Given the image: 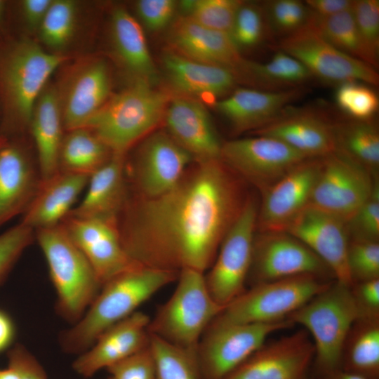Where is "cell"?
<instances>
[{
	"instance_id": "6da1fadb",
	"label": "cell",
	"mask_w": 379,
	"mask_h": 379,
	"mask_svg": "<svg viewBox=\"0 0 379 379\" xmlns=\"http://www.w3.org/2000/svg\"><path fill=\"white\" fill-rule=\"evenodd\" d=\"M177 184L153 198L126 199L121 240L135 262L205 273L249 197L244 180L220 159L195 162Z\"/></svg>"
},
{
	"instance_id": "7a4b0ae2",
	"label": "cell",
	"mask_w": 379,
	"mask_h": 379,
	"mask_svg": "<svg viewBox=\"0 0 379 379\" xmlns=\"http://www.w3.org/2000/svg\"><path fill=\"white\" fill-rule=\"evenodd\" d=\"M178 273L138 265L105 283L82 317L59 336L62 350L81 354L107 328L128 317Z\"/></svg>"
},
{
	"instance_id": "3957f363",
	"label": "cell",
	"mask_w": 379,
	"mask_h": 379,
	"mask_svg": "<svg viewBox=\"0 0 379 379\" xmlns=\"http://www.w3.org/2000/svg\"><path fill=\"white\" fill-rule=\"evenodd\" d=\"M170 96L151 83L133 79L108 99L84 128L92 131L112 152L125 155L135 142L154 131L164 119Z\"/></svg>"
},
{
	"instance_id": "277c9868",
	"label": "cell",
	"mask_w": 379,
	"mask_h": 379,
	"mask_svg": "<svg viewBox=\"0 0 379 379\" xmlns=\"http://www.w3.org/2000/svg\"><path fill=\"white\" fill-rule=\"evenodd\" d=\"M34 232L56 291L57 313L74 324L98 295L102 285L61 224Z\"/></svg>"
},
{
	"instance_id": "5b68a950",
	"label": "cell",
	"mask_w": 379,
	"mask_h": 379,
	"mask_svg": "<svg viewBox=\"0 0 379 379\" xmlns=\"http://www.w3.org/2000/svg\"><path fill=\"white\" fill-rule=\"evenodd\" d=\"M358 318L351 286L337 281L288 317L312 338L317 375L340 368L345 342Z\"/></svg>"
},
{
	"instance_id": "8992f818",
	"label": "cell",
	"mask_w": 379,
	"mask_h": 379,
	"mask_svg": "<svg viewBox=\"0 0 379 379\" xmlns=\"http://www.w3.org/2000/svg\"><path fill=\"white\" fill-rule=\"evenodd\" d=\"M177 281L173 293L150 319L148 332L174 346L196 352L204 333L223 307L209 293L204 273L182 270Z\"/></svg>"
},
{
	"instance_id": "52a82bcc",
	"label": "cell",
	"mask_w": 379,
	"mask_h": 379,
	"mask_svg": "<svg viewBox=\"0 0 379 379\" xmlns=\"http://www.w3.org/2000/svg\"><path fill=\"white\" fill-rule=\"evenodd\" d=\"M331 282L302 274L250 286L225 306L212 322L268 324L284 321Z\"/></svg>"
},
{
	"instance_id": "ba28073f",
	"label": "cell",
	"mask_w": 379,
	"mask_h": 379,
	"mask_svg": "<svg viewBox=\"0 0 379 379\" xmlns=\"http://www.w3.org/2000/svg\"><path fill=\"white\" fill-rule=\"evenodd\" d=\"M293 325L288 319L268 324L211 322L196 350L199 379H225L262 347L272 333Z\"/></svg>"
},
{
	"instance_id": "9c48e42d",
	"label": "cell",
	"mask_w": 379,
	"mask_h": 379,
	"mask_svg": "<svg viewBox=\"0 0 379 379\" xmlns=\"http://www.w3.org/2000/svg\"><path fill=\"white\" fill-rule=\"evenodd\" d=\"M258 208L249 197L222 241L216 257L204 274L213 299L223 308L245 291L249 274Z\"/></svg>"
},
{
	"instance_id": "30bf717a",
	"label": "cell",
	"mask_w": 379,
	"mask_h": 379,
	"mask_svg": "<svg viewBox=\"0 0 379 379\" xmlns=\"http://www.w3.org/2000/svg\"><path fill=\"white\" fill-rule=\"evenodd\" d=\"M279 48L301 62L312 77L325 83L338 86L356 81L374 86L379 84L376 69L338 50L310 23L281 38Z\"/></svg>"
},
{
	"instance_id": "8fae6325",
	"label": "cell",
	"mask_w": 379,
	"mask_h": 379,
	"mask_svg": "<svg viewBox=\"0 0 379 379\" xmlns=\"http://www.w3.org/2000/svg\"><path fill=\"white\" fill-rule=\"evenodd\" d=\"M374 183L364 166L335 152L321 160L309 205L347 223L369 198Z\"/></svg>"
},
{
	"instance_id": "7c38bea8",
	"label": "cell",
	"mask_w": 379,
	"mask_h": 379,
	"mask_svg": "<svg viewBox=\"0 0 379 379\" xmlns=\"http://www.w3.org/2000/svg\"><path fill=\"white\" fill-rule=\"evenodd\" d=\"M220 160L262 192L302 161L310 159L276 138L256 137L222 143Z\"/></svg>"
},
{
	"instance_id": "4fadbf2b",
	"label": "cell",
	"mask_w": 379,
	"mask_h": 379,
	"mask_svg": "<svg viewBox=\"0 0 379 379\" xmlns=\"http://www.w3.org/2000/svg\"><path fill=\"white\" fill-rule=\"evenodd\" d=\"M125 166L135 194L141 198L159 196L174 187L193 159L166 131L152 132Z\"/></svg>"
},
{
	"instance_id": "5bb4252c",
	"label": "cell",
	"mask_w": 379,
	"mask_h": 379,
	"mask_svg": "<svg viewBox=\"0 0 379 379\" xmlns=\"http://www.w3.org/2000/svg\"><path fill=\"white\" fill-rule=\"evenodd\" d=\"M328 266L306 245L286 232L255 235L247 282L255 284L302 275L325 278Z\"/></svg>"
},
{
	"instance_id": "9a60e30c",
	"label": "cell",
	"mask_w": 379,
	"mask_h": 379,
	"mask_svg": "<svg viewBox=\"0 0 379 379\" xmlns=\"http://www.w3.org/2000/svg\"><path fill=\"white\" fill-rule=\"evenodd\" d=\"M67 59L48 53L39 44L25 40L8 57L4 83L8 102L19 121L30 125L36 100L52 73Z\"/></svg>"
},
{
	"instance_id": "2e32d148",
	"label": "cell",
	"mask_w": 379,
	"mask_h": 379,
	"mask_svg": "<svg viewBox=\"0 0 379 379\" xmlns=\"http://www.w3.org/2000/svg\"><path fill=\"white\" fill-rule=\"evenodd\" d=\"M314 347L302 329L265 343L225 379H309Z\"/></svg>"
},
{
	"instance_id": "e0dca14e",
	"label": "cell",
	"mask_w": 379,
	"mask_h": 379,
	"mask_svg": "<svg viewBox=\"0 0 379 379\" xmlns=\"http://www.w3.org/2000/svg\"><path fill=\"white\" fill-rule=\"evenodd\" d=\"M60 224L92 266L102 286L139 265L124 250L119 222L67 215Z\"/></svg>"
},
{
	"instance_id": "ac0fdd59",
	"label": "cell",
	"mask_w": 379,
	"mask_h": 379,
	"mask_svg": "<svg viewBox=\"0 0 379 379\" xmlns=\"http://www.w3.org/2000/svg\"><path fill=\"white\" fill-rule=\"evenodd\" d=\"M347 223L308 205L284 232L300 240L330 269L335 281L351 286L347 264L350 241Z\"/></svg>"
},
{
	"instance_id": "d6986e66",
	"label": "cell",
	"mask_w": 379,
	"mask_h": 379,
	"mask_svg": "<svg viewBox=\"0 0 379 379\" xmlns=\"http://www.w3.org/2000/svg\"><path fill=\"white\" fill-rule=\"evenodd\" d=\"M312 159L298 164L263 192L257 218L260 232H284L309 205L321 163Z\"/></svg>"
},
{
	"instance_id": "ffe728a7",
	"label": "cell",
	"mask_w": 379,
	"mask_h": 379,
	"mask_svg": "<svg viewBox=\"0 0 379 379\" xmlns=\"http://www.w3.org/2000/svg\"><path fill=\"white\" fill-rule=\"evenodd\" d=\"M168 134L193 159H220V142L210 114L197 99L176 95L166 107L164 119Z\"/></svg>"
},
{
	"instance_id": "44dd1931",
	"label": "cell",
	"mask_w": 379,
	"mask_h": 379,
	"mask_svg": "<svg viewBox=\"0 0 379 379\" xmlns=\"http://www.w3.org/2000/svg\"><path fill=\"white\" fill-rule=\"evenodd\" d=\"M316 110L288 107L254 132L279 140L308 158L326 157L337 151L335 124Z\"/></svg>"
},
{
	"instance_id": "7402d4cb",
	"label": "cell",
	"mask_w": 379,
	"mask_h": 379,
	"mask_svg": "<svg viewBox=\"0 0 379 379\" xmlns=\"http://www.w3.org/2000/svg\"><path fill=\"white\" fill-rule=\"evenodd\" d=\"M150 318L136 311L105 331L93 345L79 354L72 368L84 378L120 361L149 344Z\"/></svg>"
},
{
	"instance_id": "603a6c76",
	"label": "cell",
	"mask_w": 379,
	"mask_h": 379,
	"mask_svg": "<svg viewBox=\"0 0 379 379\" xmlns=\"http://www.w3.org/2000/svg\"><path fill=\"white\" fill-rule=\"evenodd\" d=\"M111 78L107 64L88 60L73 72L60 97L63 126L67 131L84 128L91 117L109 99Z\"/></svg>"
},
{
	"instance_id": "cb8c5ba5",
	"label": "cell",
	"mask_w": 379,
	"mask_h": 379,
	"mask_svg": "<svg viewBox=\"0 0 379 379\" xmlns=\"http://www.w3.org/2000/svg\"><path fill=\"white\" fill-rule=\"evenodd\" d=\"M302 88L265 91L241 88L214 102L235 131H254L270 123L303 95Z\"/></svg>"
},
{
	"instance_id": "d4e9b609",
	"label": "cell",
	"mask_w": 379,
	"mask_h": 379,
	"mask_svg": "<svg viewBox=\"0 0 379 379\" xmlns=\"http://www.w3.org/2000/svg\"><path fill=\"white\" fill-rule=\"evenodd\" d=\"M168 41L173 52L194 61L226 67L234 74L244 60L229 34L183 16L171 28Z\"/></svg>"
},
{
	"instance_id": "484cf974",
	"label": "cell",
	"mask_w": 379,
	"mask_h": 379,
	"mask_svg": "<svg viewBox=\"0 0 379 379\" xmlns=\"http://www.w3.org/2000/svg\"><path fill=\"white\" fill-rule=\"evenodd\" d=\"M89 178L59 171L50 179L40 182L20 223L34 231L60 224L87 187Z\"/></svg>"
},
{
	"instance_id": "4316f807",
	"label": "cell",
	"mask_w": 379,
	"mask_h": 379,
	"mask_svg": "<svg viewBox=\"0 0 379 379\" xmlns=\"http://www.w3.org/2000/svg\"><path fill=\"white\" fill-rule=\"evenodd\" d=\"M124 156L113 154L90 176L84 197L68 215L119 222L127 199Z\"/></svg>"
},
{
	"instance_id": "83f0119b",
	"label": "cell",
	"mask_w": 379,
	"mask_h": 379,
	"mask_svg": "<svg viewBox=\"0 0 379 379\" xmlns=\"http://www.w3.org/2000/svg\"><path fill=\"white\" fill-rule=\"evenodd\" d=\"M168 82L178 95L216 98L232 91L237 79L230 69L185 58L175 52L163 57Z\"/></svg>"
},
{
	"instance_id": "f1b7e54d",
	"label": "cell",
	"mask_w": 379,
	"mask_h": 379,
	"mask_svg": "<svg viewBox=\"0 0 379 379\" xmlns=\"http://www.w3.org/2000/svg\"><path fill=\"white\" fill-rule=\"evenodd\" d=\"M39 173L18 147L0 148V227L23 213L40 185Z\"/></svg>"
},
{
	"instance_id": "f546056e",
	"label": "cell",
	"mask_w": 379,
	"mask_h": 379,
	"mask_svg": "<svg viewBox=\"0 0 379 379\" xmlns=\"http://www.w3.org/2000/svg\"><path fill=\"white\" fill-rule=\"evenodd\" d=\"M35 141L41 182L60 171L59 157L63 140L60 97L53 87H45L34 105L30 122Z\"/></svg>"
},
{
	"instance_id": "4dcf8cb0",
	"label": "cell",
	"mask_w": 379,
	"mask_h": 379,
	"mask_svg": "<svg viewBox=\"0 0 379 379\" xmlns=\"http://www.w3.org/2000/svg\"><path fill=\"white\" fill-rule=\"evenodd\" d=\"M111 38L115 54L133 79L154 84L156 68L139 22L126 10L115 9L112 15Z\"/></svg>"
},
{
	"instance_id": "1f68e13d",
	"label": "cell",
	"mask_w": 379,
	"mask_h": 379,
	"mask_svg": "<svg viewBox=\"0 0 379 379\" xmlns=\"http://www.w3.org/2000/svg\"><path fill=\"white\" fill-rule=\"evenodd\" d=\"M235 75L237 80L243 79L265 91L299 87L312 77L301 62L281 51L265 62L244 59Z\"/></svg>"
},
{
	"instance_id": "d6a6232c",
	"label": "cell",
	"mask_w": 379,
	"mask_h": 379,
	"mask_svg": "<svg viewBox=\"0 0 379 379\" xmlns=\"http://www.w3.org/2000/svg\"><path fill=\"white\" fill-rule=\"evenodd\" d=\"M340 368L366 379H379V320L354 322L344 344Z\"/></svg>"
},
{
	"instance_id": "836d02e7",
	"label": "cell",
	"mask_w": 379,
	"mask_h": 379,
	"mask_svg": "<svg viewBox=\"0 0 379 379\" xmlns=\"http://www.w3.org/2000/svg\"><path fill=\"white\" fill-rule=\"evenodd\" d=\"M112 155L110 149L89 129L71 130L62 142L60 171L90 177Z\"/></svg>"
},
{
	"instance_id": "e575fe53",
	"label": "cell",
	"mask_w": 379,
	"mask_h": 379,
	"mask_svg": "<svg viewBox=\"0 0 379 379\" xmlns=\"http://www.w3.org/2000/svg\"><path fill=\"white\" fill-rule=\"evenodd\" d=\"M337 151L366 168L379 164V133L371 120L351 119L335 124Z\"/></svg>"
},
{
	"instance_id": "d590c367",
	"label": "cell",
	"mask_w": 379,
	"mask_h": 379,
	"mask_svg": "<svg viewBox=\"0 0 379 379\" xmlns=\"http://www.w3.org/2000/svg\"><path fill=\"white\" fill-rule=\"evenodd\" d=\"M310 23L338 50L376 69L357 29L352 8L328 17L312 15Z\"/></svg>"
},
{
	"instance_id": "8d00e7d4",
	"label": "cell",
	"mask_w": 379,
	"mask_h": 379,
	"mask_svg": "<svg viewBox=\"0 0 379 379\" xmlns=\"http://www.w3.org/2000/svg\"><path fill=\"white\" fill-rule=\"evenodd\" d=\"M149 344L156 362L154 379H199L196 352L174 346L149 335Z\"/></svg>"
},
{
	"instance_id": "74e56055",
	"label": "cell",
	"mask_w": 379,
	"mask_h": 379,
	"mask_svg": "<svg viewBox=\"0 0 379 379\" xmlns=\"http://www.w3.org/2000/svg\"><path fill=\"white\" fill-rule=\"evenodd\" d=\"M241 3L237 0H184L180 6L183 17L203 27L230 34Z\"/></svg>"
},
{
	"instance_id": "f35d334b",
	"label": "cell",
	"mask_w": 379,
	"mask_h": 379,
	"mask_svg": "<svg viewBox=\"0 0 379 379\" xmlns=\"http://www.w3.org/2000/svg\"><path fill=\"white\" fill-rule=\"evenodd\" d=\"M77 4L70 0H53L38 32L46 46L59 51L71 40L75 29Z\"/></svg>"
},
{
	"instance_id": "ab89813d",
	"label": "cell",
	"mask_w": 379,
	"mask_h": 379,
	"mask_svg": "<svg viewBox=\"0 0 379 379\" xmlns=\"http://www.w3.org/2000/svg\"><path fill=\"white\" fill-rule=\"evenodd\" d=\"M270 33L287 36L310 22L312 14L299 0H273L262 6Z\"/></svg>"
},
{
	"instance_id": "60d3db41",
	"label": "cell",
	"mask_w": 379,
	"mask_h": 379,
	"mask_svg": "<svg viewBox=\"0 0 379 379\" xmlns=\"http://www.w3.org/2000/svg\"><path fill=\"white\" fill-rule=\"evenodd\" d=\"M368 86L356 81L337 86L335 93L336 104L351 119L361 121L371 120L378 112V97L376 93Z\"/></svg>"
},
{
	"instance_id": "b9f144b4",
	"label": "cell",
	"mask_w": 379,
	"mask_h": 379,
	"mask_svg": "<svg viewBox=\"0 0 379 379\" xmlns=\"http://www.w3.org/2000/svg\"><path fill=\"white\" fill-rule=\"evenodd\" d=\"M270 31L262 6L241 3L230 35L240 51L259 45Z\"/></svg>"
},
{
	"instance_id": "7bdbcfd3",
	"label": "cell",
	"mask_w": 379,
	"mask_h": 379,
	"mask_svg": "<svg viewBox=\"0 0 379 379\" xmlns=\"http://www.w3.org/2000/svg\"><path fill=\"white\" fill-rule=\"evenodd\" d=\"M347 264L354 283L379 279V244L376 241H350Z\"/></svg>"
},
{
	"instance_id": "ee69618b",
	"label": "cell",
	"mask_w": 379,
	"mask_h": 379,
	"mask_svg": "<svg viewBox=\"0 0 379 379\" xmlns=\"http://www.w3.org/2000/svg\"><path fill=\"white\" fill-rule=\"evenodd\" d=\"M352 13L361 37L376 67L379 53V1H353Z\"/></svg>"
},
{
	"instance_id": "f6af8a7d",
	"label": "cell",
	"mask_w": 379,
	"mask_h": 379,
	"mask_svg": "<svg viewBox=\"0 0 379 379\" xmlns=\"http://www.w3.org/2000/svg\"><path fill=\"white\" fill-rule=\"evenodd\" d=\"M34 237V230L20 222L0 234V284Z\"/></svg>"
},
{
	"instance_id": "bcb514c9",
	"label": "cell",
	"mask_w": 379,
	"mask_h": 379,
	"mask_svg": "<svg viewBox=\"0 0 379 379\" xmlns=\"http://www.w3.org/2000/svg\"><path fill=\"white\" fill-rule=\"evenodd\" d=\"M107 370L114 379H154L156 362L150 344Z\"/></svg>"
},
{
	"instance_id": "7dc6e473",
	"label": "cell",
	"mask_w": 379,
	"mask_h": 379,
	"mask_svg": "<svg viewBox=\"0 0 379 379\" xmlns=\"http://www.w3.org/2000/svg\"><path fill=\"white\" fill-rule=\"evenodd\" d=\"M353 239L378 241L379 237V187L374 183L369 198L355 215L347 222Z\"/></svg>"
},
{
	"instance_id": "c3c4849f",
	"label": "cell",
	"mask_w": 379,
	"mask_h": 379,
	"mask_svg": "<svg viewBox=\"0 0 379 379\" xmlns=\"http://www.w3.org/2000/svg\"><path fill=\"white\" fill-rule=\"evenodd\" d=\"M176 6L173 0H140L135 3V10L145 27L156 32L168 26Z\"/></svg>"
},
{
	"instance_id": "681fc988",
	"label": "cell",
	"mask_w": 379,
	"mask_h": 379,
	"mask_svg": "<svg viewBox=\"0 0 379 379\" xmlns=\"http://www.w3.org/2000/svg\"><path fill=\"white\" fill-rule=\"evenodd\" d=\"M351 291L358 319L379 320V279L354 283Z\"/></svg>"
},
{
	"instance_id": "f907efd6",
	"label": "cell",
	"mask_w": 379,
	"mask_h": 379,
	"mask_svg": "<svg viewBox=\"0 0 379 379\" xmlns=\"http://www.w3.org/2000/svg\"><path fill=\"white\" fill-rule=\"evenodd\" d=\"M8 366L19 379H47L46 372L34 356L22 345L17 343L7 352Z\"/></svg>"
},
{
	"instance_id": "816d5d0a",
	"label": "cell",
	"mask_w": 379,
	"mask_h": 379,
	"mask_svg": "<svg viewBox=\"0 0 379 379\" xmlns=\"http://www.w3.org/2000/svg\"><path fill=\"white\" fill-rule=\"evenodd\" d=\"M305 4L312 14L317 17H328L350 10L351 0H307Z\"/></svg>"
},
{
	"instance_id": "f5cc1de1",
	"label": "cell",
	"mask_w": 379,
	"mask_h": 379,
	"mask_svg": "<svg viewBox=\"0 0 379 379\" xmlns=\"http://www.w3.org/2000/svg\"><path fill=\"white\" fill-rule=\"evenodd\" d=\"M52 0H25L22 9L25 21L31 29H39Z\"/></svg>"
},
{
	"instance_id": "db71d44e",
	"label": "cell",
	"mask_w": 379,
	"mask_h": 379,
	"mask_svg": "<svg viewBox=\"0 0 379 379\" xmlns=\"http://www.w3.org/2000/svg\"><path fill=\"white\" fill-rule=\"evenodd\" d=\"M15 336V327L11 317L0 310V353L9 348Z\"/></svg>"
},
{
	"instance_id": "11a10c76",
	"label": "cell",
	"mask_w": 379,
	"mask_h": 379,
	"mask_svg": "<svg viewBox=\"0 0 379 379\" xmlns=\"http://www.w3.org/2000/svg\"><path fill=\"white\" fill-rule=\"evenodd\" d=\"M316 379H366L358 375L347 372L341 368L317 375Z\"/></svg>"
},
{
	"instance_id": "9f6ffc18",
	"label": "cell",
	"mask_w": 379,
	"mask_h": 379,
	"mask_svg": "<svg viewBox=\"0 0 379 379\" xmlns=\"http://www.w3.org/2000/svg\"><path fill=\"white\" fill-rule=\"evenodd\" d=\"M3 8H4V2L2 1H0V18L2 14Z\"/></svg>"
},
{
	"instance_id": "6f0895ef",
	"label": "cell",
	"mask_w": 379,
	"mask_h": 379,
	"mask_svg": "<svg viewBox=\"0 0 379 379\" xmlns=\"http://www.w3.org/2000/svg\"><path fill=\"white\" fill-rule=\"evenodd\" d=\"M107 379H114V378H112V377L110 376V377H109V378H107Z\"/></svg>"
}]
</instances>
